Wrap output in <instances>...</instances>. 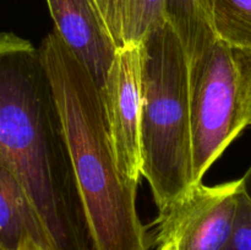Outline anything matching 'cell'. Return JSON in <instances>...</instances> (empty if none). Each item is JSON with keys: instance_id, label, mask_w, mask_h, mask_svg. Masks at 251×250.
Wrapping results in <instances>:
<instances>
[{"instance_id": "11", "label": "cell", "mask_w": 251, "mask_h": 250, "mask_svg": "<svg viewBox=\"0 0 251 250\" xmlns=\"http://www.w3.org/2000/svg\"><path fill=\"white\" fill-rule=\"evenodd\" d=\"M210 12L217 39L251 50V0H210Z\"/></svg>"}, {"instance_id": "8", "label": "cell", "mask_w": 251, "mask_h": 250, "mask_svg": "<svg viewBox=\"0 0 251 250\" xmlns=\"http://www.w3.org/2000/svg\"><path fill=\"white\" fill-rule=\"evenodd\" d=\"M0 250H55L33 201L4 166H0Z\"/></svg>"}, {"instance_id": "12", "label": "cell", "mask_w": 251, "mask_h": 250, "mask_svg": "<svg viewBox=\"0 0 251 250\" xmlns=\"http://www.w3.org/2000/svg\"><path fill=\"white\" fill-rule=\"evenodd\" d=\"M226 250H251V166L242 178L234 229Z\"/></svg>"}, {"instance_id": "2", "label": "cell", "mask_w": 251, "mask_h": 250, "mask_svg": "<svg viewBox=\"0 0 251 250\" xmlns=\"http://www.w3.org/2000/svg\"><path fill=\"white\" fill-rule=\"evenodd\" d=\"M50 77L95 250H149L137 185L118 168L97 85L55 31L38 47Z\"/></svg>"}, {"instance_id": "10", "label": "cell", "mask_w": 251, "mask_h": 250, "mask_svg": "<svg viewBox=\"0 0 251 250\" xmlns=\"http://www.w3.org/2000/svg\"><path fill=\"white\" fill-rule=\"evenodd\" d=\"M166 0H115L123 47L140 46L145 37L166 24Z\"/></svg>"}, {"instance_id": "9", "label": "cell", "mask_w": 251, "mask_h": 250, "mask_svg": "<svg viewBox=\"0 0 251 250\" xmlns=\"http://www.w3.org/2000/svg\"><path fill=\"white\" fill-rule=\"evenodd\" d=\"M164 14L167 24L183 44L189 65L217 41L211 22L210 0H166Z\"/></svg>"}, {"instance_id": "5", "label": "cell", "mask_w": 251, "mask_h": 250, "mask_svg": "<svg viewBox=\"0 0 251 250\" xmlns=\"http://www.w3.org/2000/svg\"><path fill=\"white\" fill-rule=\"evenodd\" d=\"M242 178L208 186L194 185L159 212L157 244L174 250H226L237 218Z\"/></svg>"}, {"instance_id": "14", "label": "cell", "mask_w": 251, "mask_h": 250, "mask_svg": "<svg viewBox=\"0 0 251 250\" xmlns=\"http://www.w3.org/2000/svg\"><path fill=\"white\" fill-rule=\"evenodd\" d=\"M158 250H174V249H173V247H172V245L164 244V245H161Z\"/></svg>"}, {"instance_id": "6", "label": "cell", "mask_w": 251, "mask_h": 250, "mask_svg": "<svg viewBox=\"0 0 251 250\" xmlns=\"http://www.w3.org/2000/svg\"><path fill=\"white\" fill-rule=\"evenodd\" d=\"M118 168L130 184L141 174V55L139 46L118 49L100 92Z\"/></svg>"}, {"instance_id": "1", "label": "cell", "mask_w": 251, "mask_h": 250, "mask_svg": "<svg viewBox=\"0 0 251 250\" xmlns=\"http://www.w3.org/2000/svg\"><path fill=\"white\" fill-rule=\"evenodd\" d=\"M0 166L38 210L55 250H95L50 77L39 48L0 33Z\"/></svg>"}, {"instance_id": "4", "label": "cell", "mask_w": 251, "mask_h": 250, "mask_svg": "<svg viewBox=\"0 0 251 250\" xmlns=\"http://www.w3.org/2000/svg\"><path fill=\"white\" fill-rule=\"evenodd\" d=\"M195 184L251 125V50L217 41L189 65Z\"/></svg>"}, {"instance_id": "3", "label": "cell", "mask_w": 251, "mask_h": 250, "mask_svg": "<svg viewBox=\"0 0 251 250\" xmlns=\"http://www.w3.org/2000/svg\"><path fill=\"white\" fill-rule=\"evenodd\" d=\"M142 108L141 174L159 212L194 185L189 61L168 24L140 43Z\"/></svg>"}, {"instance_id": "7", "label": "cell", "mask_w": 251, "mask_h": 250, "mask_svg": "<svg viewBox=\"0 0 251 250\" xmlns=\"http://www.w3.org/2000/svg\"><path fill=\"white\" fill-rule=\"evenodd\" d=\"M54 31L102 92L118 46L93 0H47Z\"/></svg>"}, {"instance_id": "13", "label": "cell", "mask_w": 251, "mask_h": 250, "mask_svg": "<svg viewBox=\"0 0 251 250\" xmlns=\"http://www.w3.org/2000/svg\"><path fill=\"white\" fill-rule=\"evenodd\" d=\"M93 1H95L96 6L98 7V10H100L103 20H104L105 24H107L108 28H109L110 33H112L118 48L119 49L123 48L122 34H120L119 22H118L117 5H115V0H93Z\"/></svg>"}]
</instances>
